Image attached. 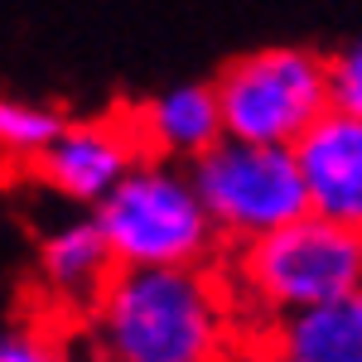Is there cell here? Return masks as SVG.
Returning <instances> with one entry per match:
<instances>
[{
    "mask_svg": "<svg viewBox=\"0 0 362 362\" xmlns=\"http://www.w3.org/2000/svg\"><path fill=\"white\" fill-rule=\"evenodd\" d=\"M237 295L203 266H121L87 309L97 362H223Z\"/></svg>",
    "mask_w": 362,
    "mask_h": 362,
    "instance_id": "cell-1",
    "label": "cell"
},
{
    "mask_svg": "<svg viewBox=\"0 0 362 362\" xmlns=\"http://www.w3.org/2000/svg\"><path fill=\"white\" fill-rule=\"evenodd\" d=\"M362 285V232L338 227L319 213L276 227L256 242H242L232 261V295L276 324L285 314L324 305Z\"/></svg>",
    "mask_w": 362,
    "mask_h": 362,
    "instance_id": "cell-2",
    "label": "cell"
},
{
    "mask_svg": "<svg viewBox=\"0 0 362 362\" xmlns=\"http://www.w3.org/2000/svg\"><path fill=\"white\" fill-rule=\"evenodd\" d=\"M92 213L121 266H203L223 237L194 169L160 155L140 160Z\"/></svg>",
    "mask_w": 362,
    "mask_h": 362,
    "instance_id": "cell-3",
    "label": "cell"
},
{
    "mask_svg": "<svg viewBox=\"0 0 362 362\" xmlns=\"http://www.w3.org/2000/svg\"><path fill=\"white\" fill-rule=\"evenodd\" d=\"M223 102V126L256 145H300L309 126L334 107L329 58L305 44H271L232 58L213 78Z\"/></svg>",
    "mask_w": 362,
    "mask_h": 362,
    "instance_id": "cell-4",
    "label": "cell"
},
{
    "mask_svg": "<svg viewBox=\"0 0 362 362\" xmlns=\"http://www.w3.org/2000/svg\"><path fill=\"white\" fill-rule=\"evenodd\" d=\"M189 169L218 232L232 242H256L309 213V189L295 145H256L223 136Z\"/></svg>",
    "mask_w": 362,
    "mask_h": 362,
    "instance_id": "cell-5",
    "label": "cell"
},
{
    "mask_svg": "<svg viewBox=\"0 0 362 362\" xmlns=\"http://www.w3.org/2000/svg\"><path fill=\"white\" fill-rule=\"evenodd\" d=\"M140 136L131 116H83L63 121L54 145L34 160V179L63 203L97 208L140 165Z\"/></svg>",
    "mask_w": 362,
    "mask_h": 362,
    "instance_id": "cell-6",
    "label": "cell"
},
{
    "mask_svg": "<svg viewBox=\"0 0 362 362\" xmlns=\"http://www.w3.org/2000/svg\"><path fill=\"white\" fill-rule=\"evenodd\" d=\"M309 189V213L362 232V116L329 107L295 145Z\"/></svg>",
    "mask_w": 362,
    "mask_h": 362,
    "instance_id": "cell-7",
    "label": "cell"
},
{
    "mask_svg": "<svg viewBox=\"0 0 362 362\" xmlns=\"http://www.w3.org/2000/svg\"><path fill=\"white\" fill-rule=\"evenodd\" d=\"M121 271L107 232L92 218H63L54 223L39 247H34V276L39 290L54 300V305H97V295L112 285V276Z\"/></svg>",
    "mask_w": 362,
    "mask_h": 362,
    "instance_id": "cell-8",
    "label": "cell"
},
{
    "mask_svg": "<svg viewBox=\"0 0 362 362\" xmlns=\"http://www.w3.org/2000/svg\"><path fill=\"white\" fill-rule=\"evenodd\" d=\"M136 136L150 155L174 160V165H194L203 160L218 140L227 136L223 126V102L213 83H174L160 87L155 97H145L136 112Z\"/></svg>",
    "mask_w": 362,
    "mask_h": 362,
    "instance_id": "cell-9",
    "label": "cell"
},
{
    "mask_svg": "<svg viewBox=\"0 0 362 362\" xmlns=\"http://www.w3.org/2000/svg\"><path fill=\"white\" fill-rule=\"evenodd\" d=\"M271 348L285 362H362V285L276 319Z\"/></svg>",
    "mask_w": 362,
    "mask_h": 362,
    "instance_id": "cell-10",
    "label": "cell"
},
{
    "mask_svg": "<svg viewBox=\"0 0 362 362\" xmlns=\"http://www.w3.org/2000/svg\"><path fill=\"white\" fill-rule=\"evenodd\" d=\"M63 121H68V116L54 112V107H44V102L5 97V102H0V145H5L10 160L34 165V160L54 145V136L63 131Z\"/></svg>",
    "mask_w": 362,
    "mask_h": 362,
    "instance_id": "cell-11",
    "label": "cell"
},
{
    "mask_svg": "<svg viewBox=\"0 0 362 362\" xmlns=\"http://www.w3.org/2000/svg\"><path fill=\"white\" fill-rule=\"evenodd\" d=\"M0 362H78L73 338H58L39 324H10L0 338Z\"/></svg>",
    "mask_w": 362,
    "mask_h": 362,
    "instance_id": "cell-12",
    "label": "cell"
},
{
    "mask_svg": "<svg viewBox=\"0 0 362 362\" xmlns=\"http://www.w3.org/2000/svg\"><path fill=\"white\" fill-rule=\"evenodd\" d=\"M329 78H334V107L362 116V29L329 54Z\"/></svg>",
    "mask_w": 362,
    "mask_h": 362,
    "instance_id": "cell-13",
    "label": "cell"
},
{
    "mask_svg": "<svg viewBox=\"0 0 362 362\" xmlns=\"http://www.w3.org/2000/svg\"><path fill=\"white\" fill-rule=\"evenodd\" d=\"M223 362H285L276 348H237V353H227Z\"/></svg>",
    "mask_w": 362,
    "mask_h": 362,
    "instance_id": "cell-14",
    "label": "cell"
}]
</instances>
